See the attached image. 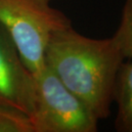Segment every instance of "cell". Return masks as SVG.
<instances>
[{
    "label": "cell",
    "mask_w": 132,
    "mask_h": 132,
    "mask_svg": "<svg viewBox=\"0 0 132 132\" xmlns=\"http://www.w3.org/2000/svg\"><path fill=\"white\" fill-rule=\"evenodd\" d=\"M124 61L113 38L94 39L71 27L49 39L45 65L98 119L110 116L117 75Z\"/></svg>",
    "instance_id": "obj_1"
},
{
    "label": "cell",
    "mask_w": 132,
    "mask_h": 132,
    "mask_svg": "<svg viewBox=\"0 0 132 132\" xmlns=\"http://www.w3.org/2000/svg\"><path fill=\"white\" fill-rule=\"evenodd\" d=\"M0 24L35 75L45 66L44 53L53 33L71 27V21L52 7L51 0H0Z\"/></svg>",
    "instance_id": "obj_2"
},
{
    "label": "cell",
    "mask_w": 132,
    "mask_h": 132,
    "mask_svg": "<svg viewBox=\"0 0 132 132\" xmlns=\"http://www.w3.org/2000/svg\"><path fill=\"white\" fill-rule=\"evenodd\" d=\"M34 80L33 132H95L99 119L46 65Z\"/></svg>",
    "instance_id": "obj_3"
},
{
    "label": "cell",
    "mask_w": 132,
    "mask_h": 132,
    "mask_svg": "<svg viewBox=\"0 0 132 132\" xmlns=\"http://www.w3.org/2000/svg\"><path fill=\"white\" fill-rule=\"evenodd\" d=\"M34 96L33 76L23 63L18 49L0 24V111L29 117Z\"/></svg>",
    "instance_id": "obj_4"
},
{
    "label": "cell",
    "mask_w": 132,
    "mask_h": 132,
    "mask_svg": "<svg viewBox=\"0 0 132 132\" xmlns=\"http://www.w3.org/2000/svg\"><path fill=\"white\" fill-rule=\"evenodd\" d=\"M122 62L113 86V100L118 112L116 129L120 132H132V59Z\"/></svg>",
    "instance_id": "obj_5"
},
{
    "label": "cell",
    "mask_w": 132,
    "mask_h": 132,
    "mask_svg": "<svg viewBox=\"0 0 132 132\" xmlns=\"http://www.w3.org/2000/svg\"><path fill=\"white\" fill-rule=\"evenodd\" d=\"M112 38L124 60L132 59V0H125L120 23Z\"/></svg>",
    "instance_id": "obj_6"
},
{
    "label": "cell",
    "mask_w": 132,
    "mask_h": 132,
    "mask_svg": "<svg viewBox=\"0 0 132 132\" xmlns=\"http://www.w3.org/2000/svg\"><path fill=\"white\" fill-rule=\"evenodd\" d=\"M0 132H33L28 117L22 113L0 111Z\"/></svg>",
    "instance_id": "obj_7"
}]
</instances>
